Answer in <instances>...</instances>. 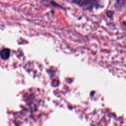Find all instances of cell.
I'll return each mask as SVG.
<instances>
[{"mask_svg":"<svg viewBox=\"0 0 126 126\" xmlns=\"http://www.w3.org/2000/svg\"><path fill=\"white\" fill-rule=\"evenodd\" d=\"M10 56V50L8 48H4L0 52V57L3 60H6Z\"/></svg>","mask_w":126,"mask_h":126,"instance_id":"1","label":"cell"}]
</instances>
